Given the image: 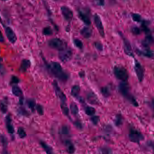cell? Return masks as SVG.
Returning <instances> with one entry per match:
<instances>
[{
	"instance_id": "obj_1",
	"label": "cell",
	"mask_w": 154,
	"mask_h": 154,
	"mask_svg": "<svg viewBox=\"0 0 154 154\" xmlns=\"http://www.w3.org/2000/svg\"><path fill=\"white\" fill-rule=\"evenodd\" d=\"M47 68L52 74L61 81H65L68 79V75L64 71L59 63L52 62L47 65Z\"/></svg>"
},
{
	"instance_id": "obj_2",
	"label": "cell",
	"mask_w": 154,
	"mask_h": 154,
	"mask_svg": "<svg viewBox=\"0 0 154 154\" xmlns=\"http://www.w3.org/2000/svg\"><path fill=\"white\" fill-rule=\"evenodd\" d=\"M119 91L120 93L126 99H127L131 105H133L135 107H138V103L134 96L131 93L130 91V87L127 83L126 82L122 81L119 86Z\"/></svg>"
},
{
	"instance_id": "obj_3",
	"label": "cell",
	"mask_w": 154,
	"mask_h": 154,
	"mask_svg": "<svg viewBox=\"0 0 154 154\" xmlns=\"http://www.w3.org/2000/svg\"><path fill=\"white\" fill-rule=\"evenodd\" d=\"M114 75L117 79L123 82H126L129 78V74L127 70L122 66H117L113 69Z\"/></svg>"
},
{
	"instance_id": "obj_4",
	"label": "cell",
	"mask_w": 154,
	"mask_h": 154,
	"mask_svg": "<svg viewBox=\"0 0 154 154\" xmlns=\"http://www.w3.org/2000/svg\"><path fill=\"white\" fill-rule=\"evenodd\" d=\"M128 137L131 142L136 143H139L144 139L143 135L139 130L133 127L130 129Z\"/></svg>"
},
{
	"instance_id": "obj_5",
	"label": "cell",
	"mask_w": 154,
	"mask_h": 154,
	"mask_svg": "<svg viewBox=\"0 0 154 154\" xmlns=\"http://www.w3.org/2000/svg\"><path fill=\"white\" fill-rule=\"evenodd\" d=\"M49 45L51 48L61 51L67 48V43L59 38H53L49 42Z\"/></svg>"
},
{
	"instance_id": "obj_6",
	"label": "cell",
	"mask_w": 154,
	"mask_h": 154,
	"mask_svg": "<svg viewBox=\"0 0 154 154\" xmlns=\"http://www.w3.org/2000/svg\"><path fill=\"white\" fill-rule=\"evenodd\" d=\"M72 57V51L70 49L66 48L64 49L59 51L58 57L61 61L66 63L71 59Z\"/></svg>"
},
{
	"instance_id": "obj_7",
	"label": "cell",
	"mask_w": 154,
	"mask_h": 154,
	"mask_svg": "<svg viewBox=\"0 0 154 154\" xmlns=\"http://www.w3.org/2000/svg\"><path fill=\"white\" fill-rule=\"evenodd\" d=\"M134 69L138 80L140 82H142L144 77V70L141 64L137 61H135Z\"/></svg>"
},
{
	"instance_id": "obj_8",
	"label": "cell",
	"mask_w": 154,
	"mask_h": 154,
	"mask_svg": "<svg viewBox=\"0 0 154 154\" xmlns=\"http://www.w3.org/2000/svg\"><path fill=\"white\" fill-rule=\"evenodd\" d=\"M53 87L54 88V91L55 94L57 96V98L61 101L62 103H65L67 100L66 95L64 94L62 91L59 87L58 86L57 82V81H54L53 82Z\"/></svg>"
},
{
	"instance_id": "obj_9",
	"label": "cell",
	"mask_w": 154,
	"mask_h": 154,
	"mask_svg": "<svg viewBox=\"0 0 154 154\" xmlns=\"http://www.w3.org/2000/svg\"><path fill=\"white\" fill-rule=\"evenodd\" d=\"M61 14L64 18L67 21H70L73 17V12L70 8L66 6H63L61 8Z\"/></svg>"
},
{
	"instance_id": "obj_10",
	"label": "cell",
	"mask_w": 154,
	"mask_h": 154,
	"mask_svg": "<svg viewBox=\"0 0 154 154\" xmlns=\"http://www.w3.org/2000/svg\"><path fill=\"white\" fill-rule=\"evenodd\" d=\"M94 19L95 26H96L100 35L102 37H105V33L104 28H103L101 19H100L99 15H98L97 14H95L94 15Z\"/></svg>"
},
{
	"instance_id": "obj_11",
	"label": "cell",
	"mask_w": 154,
	"mask_h": 154,
	"mask_svg": "<svg viewBox=\"0 0 154 154\" xmlns=\"http://www.w3.org/2000/svg\"><path fill=\"white\" fill-rule=\"evenodd\" d=\"M5 32L8 39L11 43H15L17 40V37L13 29L10 27H7L5 28Z\"/></svg>"
},
{
	"instance_id": "obj_12",
	"label": "cell",
	"mask_w": 154,
	"mask_h": 154,
	"mask_svg": "<svg viewBox=\"0 0 154 154\" xmlns=\"http://www.w3.org/2000/svg\"><path fill=\"white\" fill-rule=\"evenodd\" d=\"M123 43H124V52H125V53L128 56L133 57V50L131 49L130 43L129 41L124 37H123Z\"/></svg>"
},
{
	"instance_id": "obj_13",
	"label": "cell",
	"mask_w": 154,
	"mask_h": 154,
	"mask_svg": "<svg viewBox=\"0 0 154 154\" xmlns=\"http://www.w3.org/2000/svg\"><path fill=\"white\" fill-rule=\"evenodd\" d=\"M78 15L80 19L84 22L85 25H91V21L88 15L87 14L85 13L83 11L79 10L78 11Z\"/></svg>"
},
{
	"instance_id": "obj_14",
	"label": "cell",
	"mask_w": 154,
	"mask_h": 154,
	"mask_svg": "<svg viewBox=\"0 0 154 154\" xmlns=\"http://www.w3.org/2000/svg\"><path fill=\"white\" fill-rule=\"evenodd\" d=\"M5 123H6V127L8 133L10 134L14 133L15 130H14V126L12 123L11 119L10 116H7L5 119Z\"/></svg>"
},
{
	"instance_id": "obj_15",
	"label": "cell",
	"mask_w": 154,
	"mask_h": 154,
	"mask_svg": "<svg viewBox=\"0 0 154 154\" xmlns=\"http://www.w3.org/2000/svg\"><path fill=\"white\" fill-rule=\"evenodd\" d=\"M88 101L92 105H98L99 103V101L96 95L93 93H89L87 96Z\"/></svg>"
},
{
	"instance_id": "obj_16",
	"label": "cell",
	"mask_w": 154,
	"mask_h": 154,
	"mask_svg": "<svg viewBox=\"0 0 154 154\" xmlns=\"http://www.w3.org/2000/svg\"><path fill=\"white\" fill-rule=\"evenodd\" d=\"M81 35L83 36L84 38L88 39L91 36L92 31L91 29L87 27H84L81 30Z\"/></svg>"
},
{
	"instance_id": "obj_17",
	"label": "cell",
	"mask_w": 154,
	"mask_h": 154,
	"mask_svg": "<svg viewBox=\"0 0 154 154\" xmlns=\"http://www.w3.org/2000/svg\"><path fill=\"white\" fill-rule=\"evenodd\" d=\"M65 145L67 152L69 153H73L75 151V148L73 144L70 140H66L65 142Z\"/></svg>"
},
{
	"instance_id": "obj_18",
	"label": "cell",
	"mask_w": 154,
	"mask_h": 154,
	"mask_svg": "<svg viewBox=\"0 0 154 154\" xmlns=\"http://www.w3.org/2000/svg\"><path fill=\"white\" fill-rule=\"evenodd\" d=\"M30 64H31V63L29 60H23L22 61L21 67H20L21 71H26L27 69L29 68Z\"/></svg>"
},
{
	"instance_id": "obj_19",
	"label": "cell",
	"mask_w": 154,
	"mask_h": 154,
	"mask_svg": "<svg viewBox=\"0 0 154 154\" xmlns=\"http://www.w3.org/2000/svg\"><path fill=\"white\" fill-rule=\"evenodd\" d=\"M12 92L14 95L17 97H21L23 95V92L19 86L14 85L12 87Z\"/></svg>"
},
{
	"instance_id": "obj_20",
	"label": "cell",
	"mask_w": 154,
	"mask_h": 154,
	"mask_svg": "<svg viewBox=\"0 0 154 154\" xmlns=\"http://www.w3.org/2000/svg\"><path fill=\"white\" fill-rule=\"evenodd\" d=\"M154 41V39L152 38V36L149 35L147 36V37H145L144 40L142 42V44L145 47H148L152 44Z\"/></svg>"
},
{
	"instance_id": "obj_21",
	"label": "cell",
	"mask_w": 154,
	"mask_h": 154,
	"mask_svg": "<svg viewBox=\"0 0 154 154\" xmlns=\"http://www.w3.org/2000/svg\"><path fill=\"white\" fill-rule=\"evenodd\" d=\"M80 91V87L79 85H74L71 89V94L73 97H77L79 96Z\"/></svg>"
},
{
	"instance_id": "obj_22",
	"label": "cell",
	"mask_w": 154,
	"mask_h": 154,
	"mask_svg": "<svg viewBox=\"0 0 154 154\" xmlns=\"http://www.w3.org/2000/svg\"><path fill=\"white\" fill-rule=\"evenodd\" d=\"M138 52L140 54L145 56L146 57H149V58L153 57L154 56V53L152 51H151V50L147 49L145 51H139Z\"/></svg>"
},
{
	"instance_id": "obj_23",
	"label": "cell",
	"mask_w": 154,
	"mask_h": 154,
	"mask_svg": "<svg viewBox=\"0 0 154 154\" xmlns=\"http://www.w3.org/2000/svg\"><path fill=\"white\" fill-rule=\"evenodd\" d=\"M101 92L103 95L106 98L110 96L111 94L110 88L108 86H105L103 87L101 89Z\"/></svg>"
},
{
	"instance_id": "obj_24",
	"label": "cell",
	"mask_w": 154,
	"mask_h": 154,
	"mask_svg": "<svg viewBox=\"0 0 154 154\" xmlns=\"http://www.w3.org/2000/svg\"><path fill=\"white\" fill-rule=\"evenodd\" d=\"M85 113L88 116H93L95 113L96 110L95 108L91 106H87L85 109Z\"/></svg>"
},
{
	"instance_id": "obj_25",
	"label": "cell",
	"mask_w": 154,
	"mask_h": 154,
	"mask_svg": "<svg viewBox=\"0 0 154 154\" xmlns=\"http://www.w3.org/2000/svg\"><path fill=\"white\" fill-rule=\"evenodd\" d=\"M40 144L42 147L43 148L44 151L46 152V153H48V154H51V153H53L52 148L49 146L46 143L43 142V141H41L40 142Z\"/></svg>"
},
{
	"instance_id": "obj_26",
	"label": "cell",
	"mask_w": 154,
	"mask_h": 154,
	"mask_svg": "<svg viewBox=\"0 0 154 154\" xmlns=\"http://www.w3.org/2000/svg\"><path fill=\"white\" fill-rule=\"evenodd\" d=\"M123 123V117L120 114H117L114 120V123L116 126L119 127L122 125Z\"/></svg>"
},
{
	"instance_id": "obj_27",
	"label": "cell",
	"mask_w": 154,
	"mask_h": 154,
	"mask_svg": "<svg viewBox=\"0 0 154 154\" xmlns=\"http://www.w3.org/2000/svg\"><path fill=\"white\" fill-rule=\"evenodd\" d=\"M70 109L71 113L74 115H77L79 113V109L77 105L75 103H72L70 105Z\"/></svg>"
},
{
	"instance_id": "obj_28",
	"label": "cell",
	"mask_w": 154,
	"mask_h": 154,
	"mask_svg": "<svg viewBox=\"0 0 154 154\" xmlns=\"http://www.w3.org/2000/svg\"><path fill=\"white\" fill-rule=\"evenodd\" d=\"M27 104L28 106L32 110L34 111L36 108V105L35 100L33 99H29L27 100Z\"/></svg>"
},
{
	"instance_id": "obj_29",
	"label": "cell",
	"mask_w": 154,
	"mask_h": 154,
	"mask_svg": "<svg viewBox=\"0 0 154 154\" xmlns=\"http://www.w3.org/2000/svg\"><path fill=\"white\" fill-rule=\"evenodd\" d=\"M61 109L65 115L69 116V109L65 103H61Z\"/></svg>"
},
{
	"instance_id": "obj_30",
	"label": "cell",
	"mask_w": 154,
	"mask_h": 154,
	"mask_svg": "<svg viewBox=\"0 0 154 154\" xmlns=\"http://www.w3.org/2000/svg\"><path fill=\"white\" fill-rule=\"evenodd\" d=\"M73 43L78 48L80 49H82L83 47V43L82 41L79 39H74L73 40Z\"/></svg>"
},
{
	"instance_id": "obj_31",
	"label": "cell",
	"mask_w": 154,
	"mask_h": 154,
	"mask_svg": "<svg viewBox=\"0 0 154 154\" xmlns=\"http://www.w3.org/2000/svg\"><path fill=\"white\" fill-rule=\"evenodd\" d=\"M17 133L21 138H25L26 136V133L25 131V130L22 127H19L17 131Z\"/></svg>"
},
{
	"instance_id": "obj_32",
	"label": "cell",
	"mask_w": 154,
	"mask_h": 154,
	"mask_svg": "<svg viewBox=\"0 0 154 154\" xmlns=\"http://www.w3.org/2000/svg\"><path fill=\"white\" fill-rule=\"evenodd\" d=\"M43 33L45 35H50L53 34V30L51 27L47 26L43 29Z\"/></svg>"
},
{
	"instance_id": "obj_33",
	"label": "cell",
	"mask_w": 154,
	"mask_h": 154,
	"mask_svg": "<svg viewBox=\"0 0 154 154\" xmlns=\"http://www.w3.org/2000/svg\"><path fill=\"white\" fill-rule=\"evenodd\" d=\"M131 17L133 18V21L137 22H140L141 21V16L139 14H133L131 15Z\"/></svg>"
},
{
	"instance_id": "obj_34",
	"label": "cell",
	"mask_w": 154,
	"mask_h": 154,
	"mask_svg": "<svg viewBox=\"0 0 154 154\" xmlns=\"http://www.w3.org/2000/svg\"><path fill=\"white\" fill-rule=\"evenodd\" d=\"M36 109L37 110V112L40 115H42L43 114V107L40 105H36Z\"/></svg>"
},
{
	"instance_id": "obj_35",
	"label": "cell",
	"mask_w": 154,
	"mask_h": 154,
	"mask_svg": "<svg viewBox=\"0 0 154 154\" xmlns=\"http://www.w3.org/2000/svg\"><path fill=\"white\" fill-rule=\"evenodd\" d=\"M61 134L63 135H67L69 133V130L67 126H63L61 129Z\"/></svg>"
},
{
	"instance_id": "obj_36",
	"label": "cell",
	"mask_w": 154,
	"mask_h": 154,
	"mask_svg": "<svg viewBox=\"0 0 154 154\" xmlns=\"http://www.w3.org/2000/svg\"><path fill=\"white\" fill-rule=\"evenodd\" d=\"M91 120L93 123V124H95V125H97L99 121V117L97 116H94L91 117Z\"/></svg>"
},
{
	"instance_id": "obj_37",
	"label": "cell",
	"mask_w": 154,
	"mask_h": 154,
	"mask_svg": "<svg viewBox=\"0 0 154 154\" xmlns=\"http://www.w3.org/2000/svg\"><path fill=\"white\" fill-rule=\"evenodd\" d=\"M95 46L98 50L99 51H101L103 50V45L101 43L99 42H97L95 43Z\"/></svg>"
},
{
	"instance_id": "obj_38",
	"label": "cell",
	"mask_w": 154,
	"mask_h": 154,
	"mask_svg": "<svg viewBox=\"0 0 154 154\" xmlns=\"http://www.w3.org/2000/svg\"><path fill=\"white\" fill-rule=\"evenodd\" d=\"M100 151L102 153H105V154H109L112 153L111 150L107 147L101 148L100 150Z\"/></svg>"
},
{
	"instance_id": "obj_39",
	"label": "cell",
	"mask_w": 154,
	"mask_h": 154,
	"mask_svg": "<svg viewBox=\"0 0 154 154\" xmlns=\"http://www.w3.org/2000/svg\"><path fill=\"white\" fill-rule=\"evenodd\" d=\"M7 106L5 105L4 102H1V110L3 113H5L7 111Z\"/></svg>"
},
{
	"instance_id": "obj_40",
	"label": "cell",
	"mask_w": 154,
	"mask_h": 154,
	"mask_svg": "<svg viewBox=\"0 0 154 154\" xmlns=\"http://www.w3.org/2000/svg\"><path fill=\"white\" fill-rule=\"evenodd\" d=\"M19 80L17 77L15 76H12L11 77V82L12 84H18L19 82Z\"/></svg>"
},
{
	"instance_id": "obj_41",
	"label": "cell",
	"mask_w": 154,
	"mask_h": 154,
	"mask_svg": "<svg viewBox=\"0 0 154 154\" xmlns=\"http://www.w3.org/2000/svg\"><path fill=\"white\" fill-rule=\"evenodd\" d=\"M96 4L99 6H103L105 5V0H94Z\"/></svg>"
},
{
	"instance_id": "obj_42",
	"label": "cell",
	"mask_w": 154,
	"mask_h": 154,
	"mask_svg": "<svg viewBox=\"0 0 154 154\" xmlns=\"http://www.w3.org/2000/svg\"><path fill=\"white\" fill-rule=\"evenodd\" d=\"M132 32L133 33H134L135 35H139L140 33V29L138 27H134L132 29Z\"/></svg>"
},
{
	"instance_id": "obj_43",
	"label": "cell",
	"mask_w": 154,
	"mask_h": 154,
	"mask_svg": "<svg viewBox=\"0 0 154 154\" xmlns=\"http://www.w3.org/2000/svg\"><path fill=\"white\" fill-rule=\"evenodd\" d=\"M1 143L3 145L4 147L6 146L7 145V139L5 138V137L1 135Z\"/></svg>"
},
{
	"instance_id": "obj_44",
	"label": "cell",
	"mask_w": 154,
	"mask_h": 154,
	"mask_svg": "<svg viewBox=\"0 0 154 154\" xmlns=\"http://www.w3.org/2000/svg\"><path fill=\"white\" fill-rule=\"evenodd\" d=\"M147 145L150 148H151V149H152L154 153V141H150L147 142Z\"/></svg>"
},
{
	"instance_id": "obj_45",
	"label": "cell",
	"mask_w": 154,
	"mask_h": 154,
	"mask_svg": "<svg viewBox=\"0 0 154 154\" xmlns=\"http://www.w3.org/2000/svg\"><path fill=\"white\" fill-rule=\"evenodd\" d=\"M74 125L75 126V127L78 128V129H81L82 128V124H81V123L80 122H78V121L75 122L74 123Z\"/></svg>"
},
{
	"instance_id": "obj_46",
	"label": "cell",
	"mask_w": 154,
	"mask_h": 154,
	"mask_svg": "<svg viewBox=\"0 0 154 154\" xmlns=\"http://www.w3.org/2000/svg\"><path fill=\"white\" fill-rule=\"evenodd\" d=\"M151 107L152 108V110H153V113H154V99H152V101L151 102Z\"/></svg>"
},
{
	"instance_id": "obj_47",
	"label": "cell",
	"mask_w": 154,
	"mask_h": 154,
	"mask_svg": "<svg viewBox=\"0 0 154 154\" xmlns=\"http://www.w3.org/2000/svg\"><path fill=\"white\" fill-rule=\"evenodd\" d=\"M0 40H1V42H3L4 41V38L3 37V35H2V33H1V39H0Z\"/></svg>"
},
{
	"instance_id": "obj_48",
	"label": "cell",
	"mask_w": 154,
	"mask_h": 154,
	"mask_svg": "<svg viewBox=\"0 0 154 154\" xmlns=\"http://www.w3.org/2000/svg\"><path fill=\"white\" fill-rule=\"evenodd\" d=\"M83 73H84V71H82V72H81L80 73V74H79V75H80V77H83V75H85V74H83Z\"/></svg>"
},
{
	"instance_id": "obj_49",
	"label": "cell",
	"mask_w": 154,
	"mask_h": 154,
	"mask_svg": "<svg viewBox=\"0 0 154 154\" xmlns=\"http://www.w3.org/2000/svg\"><path fill=\"white\" fill-rule=\"evenodd\" d=\"M1 1H8V0H1Z\"/></svg>"
}]
</instances>
